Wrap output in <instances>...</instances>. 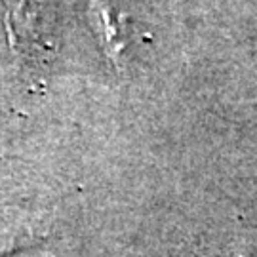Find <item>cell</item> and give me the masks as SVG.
<instances>
[{
	"mask_svg": "<svg viewBox=\"0 0 257 257\" xmlns=\"http://www.w3.org/2000/svg\"><path fill=\"white\" fill-rule=\"evenodd\" d=\"M6 4V31L14 52L33 55L40 50H52L42 35L40 0H4Z\"/></svg>",
	"mask_w": 257,
	"mask_h": 257,
	"instance_id": "1",
	"label": "cell"
},
{
	"mask_svg": "<svg viewBox=\"0 0 257 257\" xmlns=\"http://www.w3.org/2000/svg\"><path fill=\"white\" fill-rule=\"evenodd\" d=\"M90 14L93 27L97 29V35L101 37L103 52L112 61V65H116L120 52L124 48V38L120 35L116 14H112L109 6L103 4V0H90Z\"/></svg>",
	"mask_w": 257,
	"mask_h": 257,
	"instance_id": "2",
	"label": "cell"
}]
</instances>
